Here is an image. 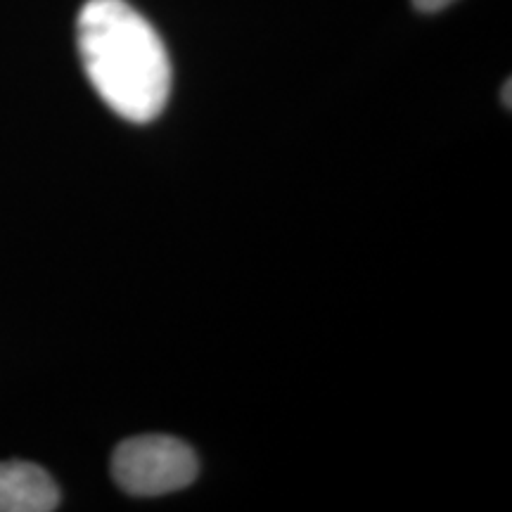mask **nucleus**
<instances>
[{"label": "nucleus", "instance_id": "nucleus-1", "mask_svg": "<svg viewBox=\"0 0 512 512\" xmlns=\"http://www.w3.org/2000/svg\"><path fill=\"white\" fill-rule=\"evenodd\" d=\"M88 81L112 112L150 124L171 93V60L157 29L126 0H88L76 19Z\"/></svg>", "mask_w": 512, "mask_h": 512}, {"label": "nucleus", "instance_id": "nucleus-2", "mask_svg": "<svg viewBox=\"0 0 512 512\" xmlns=\"http://www.w3.org/2000/svg\"><path fill=\"white\" fill-rule=\"evenodd\" d=\"M195 451L176 437L145 434L121 441L112 456V477L128 496H164L195 482Z\"/></svg>", "mask_w": 512, "mask_h": 512}, {"label": "nucleus", "instance_id": "nucleus-3", "mask_svg": "<svg viewBox=\"0 0 512 512\" xmlns=\"http://www.w3.org/2000/svg\"><path fill=\"white\" fill-rule=\"evenodd\" d=\"M60 505V489L43 467L24 460L0 463V512H50Z\"/></svg>", "mask_w": 512, "mask_h": 512}, {"label": "nucleus", "instance_id": "nucleus-4", "mask_svg": "<svg viewBox=\"0 0 512 512\" xmlns=\"http://www.w3.org/2000/svg\"><path fill=\"white\" fill-rule=\"evenodd\" d=\"M451 3H456V0H413V5H415V8H418L420 12H439V10H446Z\"/></svg>", "mask_w": 512, "mask_h": 512}, {"label": "nucleus", "instance_id": "nucleus-5", "mask_svg": "<svg viewBox=\"0 0 512 512\" xmlns=\"http://www.w3.org/2000/svg\"><path fill=\"white\" fill-rule=\"evenodd\" d=\"M510 88H512V83H510V81H505V91H503L505 110H510Z\"/></svg>", "mask_w": 512, "mask_h": 512}]
</instances>
